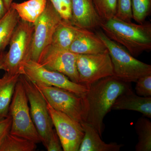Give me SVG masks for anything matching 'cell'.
Instances as JSON below:
<instances>
[{"mask_svg":"<svg viewBox=\"0 0 151 151\" xmlns=\"http://www.w3.org/2000/svg\"><path fill=\"white\" fill-rule=\"evenodd\" d=\"M35 84L52 108L79 123L85 122L86 108L84 97L54 86Z\"/></svg>","mask_w":151,"mask_h":151,"instance_id":"obj_8","label":"cell"},{"mask_svg":"<svg viewBox=\"0 0 151 151\" xmlns=\"http://www.w3.org/2000/svg\"><path fill=\"white\" fill-rule=\"evenodd\" d=\"M34 31L33 24L20 19L11 37L3 70L11 74H20L22 64L30 59Z\"/></svg>","mask_w":151,"mask_h":151,"instance_id":"obj_5","label":"cell"},{"mask_svg":"<svg viewBox=\"0 0 151 151\" xmlns=\"http://www.w3.org/2000/svg\"><path fill=\"white\" fill-rule=\"evenodd\" d=\"M80 29L71 22L62 19L55 31L49 46L57 49L68 50Z\"/></svg>","mask_w":151,"mask_h":151,"instance_id":"obj_17","label":"cell"},{"mask_svg":"<svg viewBox=\"0 0 151 151\" xmlns=\"http://www.w3.org/2000/svg\"><path fill=\"white\" fill-rule=\"evenodd\" d=\"M9 114L12 120L10 134L36 144L42 143L41 138L32 119L27 96L19 77L10 105Z\"/></svg>","mask_w":151,"mask_h":151,"instance_id":"obj_4","label":"cell"},{"mask_svg":"<svg viewBox=\"0 0 151 151\" xmlns=\"http://www.w3.org/2000/svg\"><path fill=\"white\" fill-rule=\"evenodd\" d=\"M47 0H28L21 3H12L14 9L21 19L34 24L43 12Z\"/></svg>","mask_w":151,"mask_h":151,"instance_id":"obj_18","label":"cell"},{"mask_svg":"<svg viewBox=\"0 0 151 151\" xmlns=\"http://www.w3.org/2000/svg\"><path fill=\"white\" fill-rule=\"evenodd\" d=\"M7 10L5 6L3 0H0V20L3 18L6 13Z\"/></svg>","mask_w":151,"mask_h":151,"instance_id":"obj_30","label":"cell"},{"mask_svg":"<svg viewBox=\"0 0 151 151\" xmlns=\"http://www.w3.org/2000/svg\"><path fill=\"white\" fill-rule=\"evenodd\" d=\"M20 19L16 11L10 7L0 20V51L9 45L14 30Z\"/></svg>","mask_w":151,"mask_h":151,"instance_id":"obj_20","label":"cell"},{"mask_svg":"<svg viewBox=\"0 0 151 151\" xmlns=\"http://www.w3.org/2000/svg\"><path fill=\"white\" fill-rule=\"evenodd\" d=\"M115 17L125 22H132V0H117Z\"/></svg>","mask_w":151,"mask_h":151,"instance_id":"obj_26","label":"cell"},{"mask_svg":"<svg viewBox=\"0 0 151 151\" xmlns=\"http://www.w3.org/2000/svg\"><path fill=\"white\" fill-rule=\"evenodd\" d=\"M76 65L79 83L87 88L101 78L113 76V64L108 49L97 54H78Z\"/></svg>","mask_w":151,"mask_h":151,"instance_id":"obj_10","label":"cell"},{"mask_svg":"<svg viewBox=\"0 0 151 151\" xmlns=\"http://www.w3.org/2000/svg\"><path fill=\"white\" fill-rule=\"evenodd\" d=\"M19 79L24 87L29 103L32 119L41 138L42 143L45 147L54 131L46 99L35 84L25 76L20 74Z\"/></svg>","mask_w":151,"mask_h":151,"instance_id":"obj_6","label":"cell"},{"mask_svg":"<svg viewBox=\"0 0 151 151\" xmlns=\"http://www.w3.org/2000/svg\"><path fill=\"white\" fill-rule=\"evenodd\" d=\"M47 103L49 113L59 137L63 150L78 151L84 135L81 123L65 113L55 110L47 101Z\"/></svg>","mask_w":151,"mask_h":151,"instance_id":"obj_11","label":"cell"},{"mask_svg":"<svg viewBox=\"0 0 151 151\" xmlns=\"http://www.w3.org/2000/svg\"><path fill=\"white\" fill-rule=\"evenodd\" d=\"M20 75L6 72L2 78H0V117L8 116L10 105Z\"/></svg>","mask_w":151,"mask_h":151,"instance_id":"obj_19","label":"cell"},{"mask_svg":"<svg viewBox=\"0 0 151 151\" xmlns=\"http://www.w3.org/2000/svg\"><path fill=\"white\" fill-rule=\"evenodd\" d=\"M111 110L137 111L151 119V97L139 96L134 93L131 87L119 95L112 105Z\"/></svg>","mask_w":151,"mask_h":151,"instance_id":"obj_14","label":"cell"},{"mask_svg":"<svg viewBox=\"0 0 151 151\" xmlns=\"http://www.w3.org/2000/svg\"><path fill=\"white\" fill-rule=\"evenodd\" d=\"M136 82L135 90L137 95L143 97H151V74L142 76Z\"/></svg>","mask_w":151,"mask_h":151,"instance_id":"obj_27","label":"cell"},{"mask_svg":"<svg viewBox=\"0 0 151 151\" xmlns=\"http://www.w3.org/2000/svg\"><path fill=\"white\" fill-rule=\"evenodd\" d=\"M106 35L119 44L134 57L151 49V24L127 22L115 17L101 24Z\"/></svg>","mask_w":151,"mask_h":151,"instance_id":"obj_2","label":"cell"},{"mask_svg":"<svg viewBox=\"0 0 151 151\" xmlns=\"http://www.w3.org/2000/svg\"><path fill=\"white\" fill-rule=\"evenodd\" d=\"M77 55L68 50L57 49L49 46L37 63L49 70L62 73L71 81L79 84L76 65Z\"/></svg>","mask_w":151,"mask_h":151,"instance_id":"obj_12","label":"cell"},{"mask_svg":"<svg viewBox=\"0 0 151 151\" xmlns=\"http://www.w3.org/2000/svg\"><path fill=\"white\" fill-rule=\"evenodd\" d=\"M132 10L133 19L144 23L151 14V0H132Z\"/></svg>","mask_w":151,"mask_h":151,"instance_id":"obj_23","label":"cell"},{"mask_svg":"<svg viewBox=\"0 0 151 151\" xmlns=\"http://www.w3.org/2000/svg\"><path fill=\"white\" fill-rule=\"evenodd\" d=\"M5 6L7 10H9L11 7V4L12 3L13 0H3Z\"/></svg>","mask_w":151,"mask_h":151,"instance_id":"obj_32","label":"cell"},{"mask_svg":"<svg viewBox=\"0 0 151 151\" xmlns=\"http://www.w3.org/2000/svg\"><path fill=\"white\" fill-rule=\"evenodd\" d=\"M45 147L48 151H63L56 131L54 130L50 135Z\"/></svg>","mask_w":151,"mask_h":151,"instance_id":"obj_29","label":"cell"},{"mask_svg":"<svg viewBox=\"0 0 151 151\" xmlns=\"http://www.w3.org/2000/svg\"><path fill=\"white\" fill-rule=\"evenodd\" d=\"M81 124L84 135L78 151H119L123 147V145L115 142L107 144L92 125L85 122Z\"/></svg>","mask_w":151,"mask_h":151,"instance_id":"obj_16","label":"cell"},{"mask_svg":"<svg viewBox=\"0 0 151 151\" xmlns=\"http://www.w3.org/2000/svg\"><path fill=\"white\" fill-rule=\"evenodd\" d=\"M135 129L138 136L136 151H151V122L145 117H141L135 123Z\"/></svg>","mask_w":151,"mask_h":151,"instance_id":"obj_21","label":"cell"},{"mask_svg":"<svg viewBox=\"0 0 151 151\" xmlns=\"http://www.w3.org/2000/svg\"><path fill=\"white\" fill-rule=\"evenodd\" d=\"M96 35L105 45L112 61L113 76L124 82H136L138 78L151 74V65L132 56L124 47L111 40L103 31Z\"/></svg>","mask_w":151,"mask_h":151,"instance_id":"obj_3","label":"cell"},{"mask_svg":"<svg viewBox=\"0 0 151 151\" xmlns=\"http://www.w3.org/2000/svg\"><path fill=\"white\" fill-rule=\"evenodd\" d=\"M6 54V52L4 51H0V70L3 69Z\"/></svg>","mask_w":151,"mask_h":151,"instance_id":"obj_31","label":"cell"},{"mask_svg":"<svg viewBox=\"0 0 151 151\" xmlns=\"http://www.w3.org/2000/svg\"><path fill=\"white\" fill-rule=\"evenodd\" d=\"M63 20L71 22L72 17V0H50Z\"/></svg>","mask_w":151,"mask_h":151,"instance_id":"obj_25","label":"cell"},{"mask_svg":"<svg viewBox=\"0 0 151 151\" xmlns=\"http://www.w3.org/2000/svg\"><path fill=\"white\" fill-rule=\"evenodd\" d=\"M37 144L16 135L9 134L0 146V151H34Z\"/></svg>","mask_w":151,"mask_h":151,"instance_id":"obj_22","label":"cell"},{"mask_svg":"<svg viewBox=\"0 0 151 151\" xmlns=\"http://www.w3.org/2000/svg\"><path fill=\"white\" fill-rule=\"evenodd\" d=\"M107 50L105 45L96 34L84 28H81L68 49L69 51L77 54H97Z\"/></svg>","mask_w":151,"mask_h":151,"instance_id":"obj_15","label":"cell"},{"mask_svg":"<svg viewBox=\"0 0 151 151\" xmlns=\"http://www.w3.org/2000/svg\"><path fill=\"white\" fill-rule=\"evenodd\" d=\"M12 120L9 115L6 117H0V146L10 132Z\"/></svg>","mask_w":151,"mask_h":151,"instance_id":"obj_28","label":"cell"},{"mask_svg":"<svg viewBox=\"0 0 151 151\" xmlns=\"http://www.w3.org/2000/svg\"><path fill=\"white\" fill-rule=\"evenodd\" d=\"M129 83L110 76L88 86V91L84 96L86 108L85 122L92 125L100 137L105 129L104 118L119 95L131 88Z\"/></svg>","mask_w":151,"mask_h":151,"instance_id":"obj_1","label":"cell"},{"mask_svg":"<svg viewBox=\"0 0 151 151\" xmlns=\"http://www.w3.org/2000/svg\"><path fill=\"white\" fill-rule=\"evenodd\" d=\"M62 20L50 1L47 0L45 9L33 24L30 60L38 62L41 55L50 45L55 31Z\"/></svg>","mask_w":151,"mask_h":151,"instance_id":"obj_9","label":"cell"},{"mask_svg":"<svg viewBox=\"0 0 151 151\" xmlns=\"http://www.w3.org/2000/svg\"><path fill=\"white\" fill-rule=\"evenodd\" d=\"M72 4L71 22L73 25L90 30L100 27L103 22L92 0H72Z\"/></svg>","mask_w":151,"mask_h":151,"instance_id":"obj_13","label":"cell"},{"mask_svg":"<svg viewBox=\"0 0 151 151\" xmlns=\"http://www.w3.org/2000/svg\"><path fill=\"white\" fill-rule=\"evenodd\" d=\"M20 74L25 76L36 84L54 86L81 97H84L88 91L86 86L73 82L64 74L49 70L30 59L22 64Z\"/></svg>","mask_w":151,"mask_h":151,"instance_id":"obj_7","label":"cell"},{"mask_svg":"<svg viewBox=\"0 0 151 151\" xmlns=\"http://www.w3.org/2000/svg\"><path fill=\"white\" fill-rule=\"evenodd\" d=\"M97 13L103 22L116 16L117 0H92Z\"/></svg>","mask_w":151,"mask_h":151,"instance_id":"obj_24","label":"cell"}]
</instances>
